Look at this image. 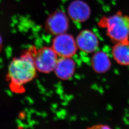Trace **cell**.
I'll list each match as a JSON object with an SVG mask.
<instances>
[{
  "mask_svg": "<svg viewBox=\"0 0 129 129\" xmlns=\"http://www.w3.org/2000/svg\"><path fill=\"white\" fill-rule=\"evenodd\" d=\"M3 39L2 37L0 35V52L1 51L2 47H3Z\"/></svg>",
  "mask_w": 129,
  "mask_h": 129,
  "instance_id": "11",
  "label": "cell"
},
{
  "mask_svg": "<svg viewBox=\"0 0 129 129\" xmlns=\"http://www.w3.org/2000/svg\"><path fill=\"white\" fill-rule=\"evenodd\" d=\"M46 26L51 34L55 36L67 32L69 28V20L64 13L57 11L47 18Z\"/></svg>",
  "mask_w": 129,
  "mask_h": 129,
  "instance_id": "6",
  "label": "cell"
},
{
  "mask_svg": "<svg viewBox=\"0 0 129 129\" xmlns=\"http://www.w3.org/2000/svg\"><path fill=\"white\" fill-rule=\"evenodd\" d=\"M101 26L106 29L108 36L115 43L129 38V16L118 12L103 19Z\"/></svg>",
  "mask_w": 129,
  "mask_h": 129,
  "instance_id": "2",
  "label": "cell"
},
{
  "mask_svg": "<svg viewBox=\"0 0 129 129\" xmlns=\"http://www.w3.org/2000/svg\"><path fill=\"white\" fill-rule=\"evenodd\" d=\"M112 55L116 62L122 66H129V40L115 43Z\"/></svg>",
  "mask_w": 129,
  "mask_h": 129,
  "instance_id": "10",
  "label": "cell"
},
{
  "mask_svg": "<svg viewBox=\"0 0 129 129\" xmlns=\"http://www.w3.org/2000/svg\"><path fill=\"white\" fill-rule=\"evenodd\" d=\"M51 47L58 56L69 57L75 55L78 49L76 39L67 32L55 36Z\"/></svg>",
  "mask_w": 129,
  "mask_h": 129,
  "instance_id": "4",
  "label": "cell"
},
{
  "mask_svg": "<svg viewBox=\"0 0 129 129\" xmlns=\"http://www.w3.org/2000/svg\"><path fill=\"white\" fill-rule=\"evenodd\" d=\"M37 72L32 53L27 52L14 58L9 65L7 76L12 90L21 91L24 85L35 78Z\"/></svg>",
  "mask_w": 129,
  "mask_h": 129,
  "instance_id": "1",
  "label": "cell"
},
{
  "mask_svg": "<svg viewBox=\"0 0 129 129\" xmlns=\"http://www.w3.org/2000/svg\"><path fill=\"white\" fill-rule=\"evenodd\" d=\"M34 62L37 71L43 73H49L54 71L58 55L52 47H45L34 55Z\"/></svg>",
  "mask_w": 129,
  "mask_h": 129,
  "instance_id": "3",
  "label": "cell"
},
{
  "mask_svg": "<svg viewBox=\"0 0 129 129\" xmlns=\"http://www.w3.org/2000/svg\"><path fill=\"white\" fill-rule=\"evenodd\" d=\"M75 39L78 49L86 53H94L99 46V40L96 35L90 30L82 31Z\"/></svg>",
  "mask_w": 129,
  "mask_h": 129,
  "instance_id": "5",
  "label": "cell"
},
{
  "mask_svg": "<svg viewBox=\"0 0 129 129\" xmlns=\"http://www.w3.org/2000/svg\"><path fill=\"white\" fill-rule=\"evenodd\" d=\"M92 69L97 73L107 72L111 67V59L105 52L96 51L93 53L91 60Z\"/></svg>",
  "mask_w": 129,
  "mask_h": 129,
  "instance_id": "9",
  "label": "cell"
},
{
  "mask_svg": "<svg viewBox=\"0 0 129 129\" xmlns=\"http://www.w3.org/2000/svg\"><path fill=\"white\" fill-rule=\"evenodd\" d=\"M76 63L72 57H60L58 58L54 71L55 75L61 80H68L74 75Z\"/></svg>",
  "mask_w": 129,
  "mask_h": 129,
  "instance_id": "8",
  "label": "cell"
},
{
  "mask_svg": "<svg viewBox=\"0 0 129 129\" xmlns=\"http://www.w3.org/2000/svg\"><path fill=\"white\" fill-rule=\"evenodd\" d=\"M68 14L73 21L82 23L87 21L89 18L91 10L89 5L83 1L75 0L69 5Z\"/></svg>",
  "mask_w": 129,
  "mask_h": 129,
  "instance_id": "7",
  "label": "cell"
}]
</instances>
